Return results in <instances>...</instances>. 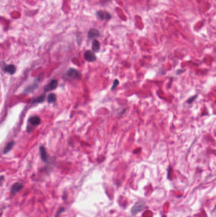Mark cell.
I'll return each instance as SVG.
<instances>
[{
  "mask_svg": "<svg viewBox=\"0 0 216 217\" xmlns=\"http://www.w3.org/2000/svg\"><path fill=\"white\" fill-rule=\"evenodd\" d=\"M45 95H43L37 98H36L33 101V103H42L45 101Z\"/></svg>",
  "mask_w": 216,
  "mask_h": 217,
  "instance_id": "14",
  "label": "cell"
},
{
  "mask_svg": "<svg viewBox=\"0 0 216 217\" xmlns=\"http://www.w3.org/2000/svg\"><path fill=\"white\" fill-rule=\"evenodd\" d=\"M215 209L216 210V205H215Z\"/></svg>",
  "mask_w": 216,
  "mask_h": 217,
  "instance_id": "18",
  "label": "cell"
},
{
  "mask_svg": "<svg viewBox=\"0 0 216 217\" xmlns=\"http://www.w3.org/2000/svg\"><path fill=\"white\" fill-rule=\"evenodd\" d=\"M57 100V96L54 93H50L47 98L48 103H54Z\"/></svg>",
  "mask_w": 216,
  "mask_h": 217,
  "instance_id": "13",
  "label": "cell"
},
{
  "mask_svg": "<svg viewBox=\"0 0 216 217\" xmlns=\"http://www.w3.org/2000/svg\"><path fill=\"white\" fill-rule=\"evenodd\" d=\"M119 81L117 79H115L114 81V83H113V85H112V87H111V89H114L115 87H117V86H118L119 84Z\"/></svg>",
  "mask_w": 216,
  "mask_h": 217,
  "instance_id": "15",
  "label": "cell"
},
{
  "mask_svg": "<svg viewBox=\"0 0 216 217\" xmlns=\"http://www.w3.org/2000/svg\"><path fill=\"white\" fill-rule=\"evenodd\" d=\"M96 16L100 21H109L111 19V14L107 11L98 10L96 12Z\"/></svg>",
  "mask_w": 216,
  "mask_h": 217,
  "instance_id": "1",
  "label": "cell"
},
{
  "mask_svg": "<svg viewBox=\"0 0 216 217\" xmlns=\"http://www.w3.org/2000/svg\"><path fill=\"white\" fill-rule=\"evenodd\" d=\"M100 32H99V31L96 29H95V28H93V29H91L88 31V39L93 40L94 38H96V37H100Z\"/></svg>",
  "mask_w": 216,
  "mask_h": 217,
  "instance_id": "5",
  "label": "cell"
},
{
  "mask_svg": "<svg viewBox=\"0 0 216 217\" xmlns=\"http://www.w3.org/2000/svg\"><path fill=\"white\" fill-rule=\"evenodd\" d=\"M111 1L112 0H100V2L102 3H107Z\"/></svg>",
  "mask_w": 216,
  "mask_h": 217,
  "instance_id": "17",
  "label": "cell"
},
{
  "mask_svg": "<svg viewBox=\"0 0 216 217\" xmlns=\"http://www.w3.org/2000/svg\"><path fill=\"white\" fill-rule=\"evenodd\" d=\"M145 207V204L143 202H138L136 203L131 209V213L133 215L137 214L138 212L142 211Z\"/></svg>",
  "mask_w": 216,
  "mask_h": 217,
  "instance_id": "2",
  "label": "cell"
},
{
  "mask_svg": "<svg viewBox=\"0 0 216 217\" xmlns=\"http://www.w3.org/2000/svg\"><path fill=\"white\" fill-rule=\"evenodd\" d=\"M14 145H15V141H10V142H8L6 147L4 149L3 154H5L8 153L13 148Z\"/></svg>",
  "mask_w": 216,
  "mask_h": 217,
  "instance_id": "12",
  "label": "cell"
},
{
  "mask_svg": "<svg viewBox=\"0 0 216 217\" xmlns=\"http://www.w3.org/2000/svg\"><path fill=\"white\" fill-rule=\"evenodd\" d=\"M23 188V185L22 183L18 182L14 183L11 188V194L13 195H15L19 192L20 191H22Z\"/></svg>",
  "mask_w": 216,
  "mask_h": 217,
  "instance_id": "4",
  "label": "cell"
},
{
  "mask_svg": "<svg viewBox=\"0 0 216 217\" xmlns=\"http://www.w3.org/2000/svg\"><path fill=\"white\" fill-rule=\"evenodd\" d=\"M67 74L71 78H81V73H80L78 70L76 69H74L72 68H70L67 73Z\"/></svg>",
  "mask_w": 216,
  "mask_h": 217,
  "instance_id": "6",
  "label": "cell"
},
{
  "mask_svg": "<svg viewBox=\"0 0 216 217\" xmlns=\"http://www.w3.org/2000/svg\"><path fill=\"white\" fill-rule=\"evenodd\" d=\"M57 86H58L57 80L53 79V80H51V81H50V83L45 88V90L46 92H49V91L53 90V89H56V88L57 87Z\"/></svg>",
  "mask_w": 216,
  "mask_h": 217,
  "instance_id": "7",
  "label": "cell"
},
{
  "mask_svg": "<svg viewBox=\"0 0 216 217\" xmlns=\"http://www.w3.org/2000/svg\"><path fill=\"white\" fill-rule=\"evenodd\" d=\"M197 96H194L193 97H191V98H190V99H189V100H188L187 101V102H188V103H191L192 102H193V100H195V98H196Z\"/></svg>",
  "mask_w": 216,
  "mask_h": 217,
  "instance_id": "16",
  "label": "cell"
},
{
  "mask_svg": "<svg viewBox=\"0 0 216 217\" xmlns=\"http://www.w3.org/2000/svg\"><path fill=\"white\" fill-rule=\"evenodd\" d=\"M84 59L88 61V62H94L96 60V56L92 51L87 50L84 53Z\"/></svg>",
  "mask_w": 216,
  "mask_h": 217,
  "instance_id": "3",
  "label": "cell"
},
{
  "mask_svg": "<svg viewBox=\"0 0 216 217\" xmlns=\"http://www.w3.org/2000/svg\"><path fill=\"white\" fill-rule=\"evenodd\" d=\"M39 152H40V155H41V159L43 160V161H45V162L48 161V154H47L46 150L45 148L43 147V146H41V147H40Z\"/></svg>",
  "mask_w": 216,
  "mask_h": 217,
  "instance_id": "8",
  "label": "cell"
},
{
  "mask_svg": "<svg viewBox=\"0 0 216 217\" xmlns=\"http://www.w3.org/2000/svg\"><path fill=\"white\" fill-rule=\"evenodd\" d=\"M29 122L32 125H39L41 123V119L40 117L37 116H34L31 117V118L29 119Z\"/></svg>",
  "mask_w": 216,
  "mask_h": 217,
  "instance_id": "11",
  "label": "cell"
},
{
  "mask_svg": "<svg viewBox=\"0 0 216 217\" xmlns=\"http://www.w3.org/2000/svg\"><path fill=\"white\" fill-rule=\"evenodd\" d=\"M4 71L8 73V74H13L14 73H15V72H16V67L14 65L10 64V65H7L6 67H4Z\"/></svg>",
  "mask_w": 216,
  "mask_h": 217,
  "instance_id": "9",
  "label": "cell"
},
{
  "mask_svg": "<svg viewBox=\"0 0 216 217\" xmlns=\"http://www.w3.org/2000/svg\"><path fill=\"white\" fill-rule=\"evenodd\" d=\"M100 50V44L97 40H94L92 42V50L94 52H98Z\"/></svg>",
  "mask_w": 216,
  "mask_h": 217,
  "instance_id": "10",
  "label": "cell"
}]
</instances>
